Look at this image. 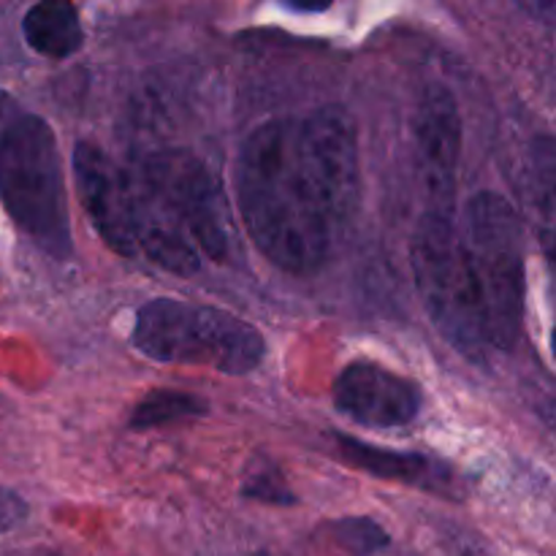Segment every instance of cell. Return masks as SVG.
Segmentation results:
<instances>
[{
  "mask_svg": "<svg viewBox=\"0 0 556 556\" xmlns=\"http://www.w3.org/2000/svg\"><path fill=\"white\" fill-rule=\"evenodd\" d=\"M413 163L429 206L427 212L454 215L462 161V112L454 92L429 85L413 112Z\"/></svg>",
  "mask_w": 556,
  "mask_h": 556,
  "instance_id": "7",
  "label": "cell"
},
{
  "mask_svg": "<svg viewBox=\"0 0 556 556\" xmlns=\"http://www.w3.org/2000/svg\"><path fill=\"white\" fill-rule=\"evenodd\" d=\"M233 185L258 253L288 275H313L362 199L356 119L345 106L266 119L239 147Z\"/></svg>",
  "mask_w": 556,
  "mask_h": 556,
  "instance_id": "1",
  "label": "cell"
},
{
  "mask_svg": "<svg viewBox=\"0 0 556 556\" xmlns=\"http://www.w3.org/2000/svg\"><path fill=\"white\" fill-rule=\"evenodd\" d=\"M74 177L81 206H85L98 237L106 242V248L112 253L123 255V258L139 255L134 231V206H130V188L125 168L117 166L92 141H76Z\"/></svg>",
  "mask_w": 556,
  "mask_h": 556,
  "instance_id": "8",
  "label": "cell"
},
{
  "mask_svg": "<svg viewBox=\"0 0 556 556\" xmlns=\"http://www.w3.org/2000/svg\"><path fill=\"white\" fill-rule=\"evenodd\" d=\"M128 172L166 201L199 255L215 264L231 261V204L220 179L201 157L185 150H157L136 157Z\"/></svg>",
  "mask_w": 556,
  "mask_h": 556,
  "instance_id": "6",
  "label": "cell"
},
{
  "mask_svg": "<svg viewBox=\"0 0 556 556\" xmlns=\"http://www.w3.org/2000/svg\"><path fill=\"white\" fill-rule=\"evenodd\" d=\"M334 445L345 465L369 472L380 481L405 483V486L440 494V497H459L462 494L454 467L438 456L378 448V445L362 443V440L348 438V434H334Z\"/></svg>",
  "mask_w": 556,
  "mask_h": 556,
  "instance_id": "10",
  "label": "cell"
},
{
  "mask_svg": "<svg viewBox=\"0 0 556 556\" xmlns=\"http://www.w3.org/2000/svg\"><path fill=\"white\" fill-rule=\"evenodd\" d=\"M244 497H253L258 503H271V505H293L296 497H293L291 489L286 486V481L280 478V472L275 467H266V470H253L244 481L242 489Z\"/></svg>",
  "mask_w": 556,
  "mask_h": 556,
  "instance_id": "14",
  "label": "cell"
},
{
  "mask_svg": "<svg viewBox=\"0 0 556 556\" xmlns=\"http://www.w3.org/2000/svg\"><path fill=\"white\" fill-rule=\"evenodd\" d=\"M334 541L353 556H375L389 546V535L372 519H342L331 525Z\"/></svg>",
  "mask_w": 556,
  "mask_h": 556,
  "instance_id": "13",
  "label": "cell"
},
{
  "mask_svg": "<svg viewBox=\"0 0 556 556\" xmlns=\"http://www.w3.org/2000/svg\"><path fill=\"white\" fill-rule=\"evenodd\" d=\"M0 204L54 261L74 253L68 195L52 125L0 90Z\"/></svg>",
  "mask_w": 556,
  "mask_h": 556,
  "instance_id": "2",
  "label": "cell"
},
{
  "mask_svg": "<svg viewBox=\"0 0 556 556\" xmlns=\"http://www.w3.org/2000/svg\"><path fill=\"white\" fill-rule=\"evenodd\" d=\"M416 288L434 329L472 364L489 362V331L476 275L454 215L424 212L410 242Z\"/></svg>",
  "mask_w": 556,
  "mask_h": 556,
  "instance_id": "4",
  "label": "cell"
},
{
  "mask_svg": "<svg viewBox=\"0 0 556 556\" xmlns=\"http://www.w3.org/2000/svg\"><path fill=\"white\" fill-rule=\"evenodd\" d=\"M334 405L358 427L402 429L421 416L424 394L405 375L362 358L337 375Z\"/></svg>",
  "mask_w": 556,
  "mask_h": 556,
  "instance_id": "9",
  "label": "cell"
},
{
  "mask_svg": "<svg viewBox=\"0 0 556 556\" xmlns=\"http://www.w3.org/2000/svg\"><path fill=\"white\" fill-rule=\"evenodd\" d=\"M136 351L157 364L206 367L223 375H250L266 356V340L250 320L220 307L152 299L136 313Z\"/></svg>",
  "mask_w": 556,
  "mask_h": 556,
  "instance_id": "3",
  "label": "cell"
},
{
  "mask_svg": "<svg viewBox=\"0 0 556 556\" xmlns=\"http://www.w3.org/2000/svg\"><path fill=\"white\" fill-rule=\"evenodd\" d=\"M210 405L193 394H182V391H152L144 400L136 405L134 416H130V429H155L166 427V424L182 421V418L206 416Z\"/></svg>",
  "mask_w": 556,
  "mask_h": 556,
  "instance_id": "12",
  "label": "cell"
},
{
  "mask_svg": "<svg viewBox=\"0 0 556 556\" xmlns=\"http://www.w3.org/2000/svg\"><path fill=\"white\" fill-rule=\"evenodd\" d=\"M22 36L27 47L41 58L65 60L76 54L85 43L79 11L65 0H43L27 9L22 16Z\"/></svg>",
  "mask_w": 556,
  "mask_h": 556,
  "instance_id": "11",
  "label": "cell"
},
{
  "mask_svg": "<svg viewBox=\"0 0 556 556\" xmlns=\"http://www.w3.org/2000/svg\"><path fill=\"white\" fill-rule=\"evenodd\" d=\"M27 516V505L20 494L9 492V489H0V535L11 532L14 527H20Z\"/></svg>",
  "mask_w": 556,
  "mask_h": 556,
  "instance_id": "15",
  "label": "cell"
},
{
  "mask_svg": "<svg viewBox=\"0 0 556 556\" xmlns=\"http://www.w3.org/2000/svg\"><path fill=\"white\" fill-rule=\"evenodd\" d=\"M459 231L486 313L489 345L510 353L525 329V223L505 195L481 190L467 204Z\"/></svg>",
  "mask_w": 556,
  "mask_h": 556,
  "instance_id": "5",
  "label": "cell"
}]
</instances>
